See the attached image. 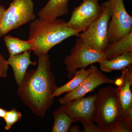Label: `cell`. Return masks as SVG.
Masks as SVG:
<instances>
[{"mask_svg": "<svg viewBox=\"0 0 132 132\" xmlns=\"http://www.w3.org/2000/svg\"><path fill=\"white\" fill-rule=\"evenodd\" d=\"M9 65L0 52V78H6L7 76Z\"/></svg>", "mask_w": 132, "mask_h": 132, "instance_id": "obj_21", "label": "cell"}, {"mask_svg": "<svg viewBox=\"0 0 132 132\" xmlns=\"http://www.w3.org/2000/svg\"><path fill=\"white\" fill-rule=\"evenodd\" d=\"M132 64L122 70L120 78L115 80L118 113L121 119L132 121Z\"/></svg>", "mask_w": 132, "mask_h": 132, "instance_id": "obj_10", "label": "cell"}, {"mask_svg": "<svg viewBox=\"0 0 132 132\" xmlns=\"http://www.w3.org/2000/svg\"><path fill=\"white\" fill-rule=\"evenodd\" d=\"M54 123L52 132H68L73 121L65 112L59 108L53 112Z\"/></svg>", "mask_w": 132, "mask_h": 132, "instance_id": "obj_18", "label": "cell"}, {"mask_svg": "<svg viewBox=\"0 0 132 132\" xmlns=\"http://www.w3.org/2000/svg\"><path fill=\"white\" fill-rule=\"evenodd\" d=\"M96 94L75 99L62 104L60 108L72 119L73 123L81 122L85 132H99L100 129L94 123L93 116Z\"/></svg>", "mask_w": 132, "mask_h": 132, "instance_id": "obj_7", "label": "cell"}, {"mask_svg": "<svg viewBox=\"0 0 132 132\" xmlns=\"http://www.w3.org/2000/svg\"><path fill=\"white\" fill-rule=\"evenodd\" d=\"M128 52H132V31L118 41L109 43L104 53L106 60H110Z\"/></svg>", "mask_w": 132, "mask_h": 132, "instance_id": "obj_14", "label": "cell"}, {"mask_svg": "<svg viewBox=\"0 0 132 132\" xmlns=\"http://www.w3.org/2000/svg\"><path fill=\"white\" fill-rule=\"evenodd\" d=\"M106 60L104 52H100L85 44L79 38L64 61L68 77L71 79L79 69L86 68L95 63Z\"/></svg>", "mask_w": 132, "mask_h": 132, "instance_id": "obj_6", "label": "cell"}, {"mask_svg": "<svg viewBox=\"0 0 132 132\" xmlns=\"http://www.w3.org/2000/svg\"><path fill=\"white\" fill-rule=\"evenodd\" d=\"M5 10H6V9L4 6H2V5L0 6V21H1L3 15L5 12Z\"/></svg>", "mask_w": 132, "mask_h": 132, "instance_id": "obj_23", "label": "cell"}, {"mask_svg": "<svg viewBox=\"0 0 132 132\" xmlns=\"http://www.w3.org/2000/svg\"><path fill=\"white\" fill-rule=\"evenodd\" d=\"M4 41L8 50L9 57L32 51V46L28 40H22L8 35L5 36Z\"/></svg>", "mask_w": 132, "mask_h": 132, "instance_id": "obj_17", "label": "cell"}, {"mask_svg": "<svg viewBox=\"0 0 132 132\" xmlns=\"http://www.w3.org/2000/svg\"><path fill=\"white\" fill-rule=\"evenodd\" d=\"M31 52L29 51L9 57L7 60L9 65L13 69L15 82L18 86L22 82L29 66H35L37 64L36 62L31 60Z\"/></svg>", "mask_w": 132, "mask_h": 132, "instance_id": "obj_12", "label": "cell"}, {"mask_svg": "<svg viewBox=\"0 0 132 132\" xmlns=\"http://www.w3.org/2000/svg\"><path fill=\"white\" fill-rule=\"evenodd\" d=\"M22 117L21 113L14 109H12L9 111H6L3 118L6 123L5 130H10L13 125L21 120Z\"/></svg>", "mask_w": 132, "mask_h": 132, "instance_id": "obj_19", "label": "cell"}, {"mask_svg": "<svg viewBox=\"0 0 132 132\" xmlns=\"http://www.w3.org/2000/svg\"><path fill=\"white\" fill-rule=\"evenodd\" d=\"M101 6L103 11L100 18L76 36L90 47L104 52L109 44L108 27L112 12L108 1Z\"/></svg>", "mask_w": 132, "mask_h": 132, "instance_id": "obj_4", "label": "cell"}, {"mask_svg": "<svg viewBox=\"0 0 132 132\" xmlns=\"http://www.w3.org/2000/svg\"><path fill=\"white\" fill-rule=\"evenodd\" d=\"M90 71V68L88 69L82 68L76 71L71 80L60 87H57L53 97H59L64 93H69L75 90L87 77Z\"/></svg>", "mask_w": 132, "mask_h": 132, "instance_id": "obj_16", "label": "cell"}, {"mask_svg": "<svg viewBox=\"0 0 132 132\" xmlns=\"http://www.w3.org/2000/svg\"><path fill=\"white\" fill-rule=\"evenodd\" d=\"M102 11L98 0H82L73 9L67 25L72 29L83 31L100 18Z\"/></svg>", "mask_w": 132, "mask_h": 132, "instance_id": "obj_9", "label": "cell"}, {"mask_svg": "<svg viewBox=\"0 0 132 132\" xmlns=\"http://www.w3.org/2000/svg\"><path fill=\"white\" fill-rule=\"evenodd\" d=\"M82 31L70 28L62 19L39 18L30 24L28 41L32 46V51L38 56L48 54L56 45Z\"/></svg>", "mask_w": 132, "mask_h": 132, "instance_id": "obj_2", "label": "cell"}, {"mask_svg": "<svg viewBox=\"0 0 132 132\" xmlns=\"http://www.w3.org/2000/svg\"><path fill=\"white\" fill-rule=\"evenodd\" d=\"M101 71L111 72L123 70L132 63V52L125 53L110 60H104L99 62Z\"/></svg>", "mask_w": 132, "mask_h": 132, "instance_id": "obj_15", "label": "cell"}, {"mask_svg": "<svg viewBox=\"0 0 132 132\" xmlns=\"http://www.w3.org/2000/svg\"><path fill=\"white\" fill-rule=\"evenodd\" d=\"M6 111V110L0 108V118H3Z\"/></svg>", "mask_w": 132, "mask_h": 132, "instance_id": "obj_24", "label": "cell"}, {"mask_svg": "<svg viewBox=\"0 0 132 132\" xmlns=\"http://www.w3.org/2000/svg\"><path fill=\"white\" fill-rule=\"evenodd\" d=\"M112 10L108 34L109 43L119 40L132 31V16L128 13L123 0H108Z\"/></svg>", "mask_w": 132, "mask_h": 132, "instance_id": "obj_8", "label": "cell"}, {"mask_svg": "<svg viewBox=\"0 0 132 132\" xmlns=\"http://www.w3.org/2000/svg\"><path fill=\"white\" fill-rule=\"evenodd\" d=\"M128 1H132V0H128Z\"/></svg>", "mask_w": 132, "mask_h": 132, "instance_id": "obj_25", "label": "cell"}, {"mask_svg": "<svg viewBox=\"0 0 132 132\" xmlns=\"http://www.w3.org/2000/svg\"><path fill=\"white\" fill-rule=\"evenodd\" d=\"M132 121L122 119L119 125L111 131V132H131Z\"/></svg>", "mask_w": 132, "mask_h": 132, "instance_id": "obj_20", "label": "cell"}, {"mask_svg": "<svg viewBox=\"0 0 132 132\" xmlns=\"http://www.w3.org/2000/svg\"><path fill=\"white\" fill-rule=\"evenodd\" d=\"M71 132H83V130H81L79 126L77 125H74L71 126L69 130Z\"/></svg>", "mask_w": 132, "mask_h": 132, "instance_id": "obj_22", "label": "cell"}, {"mask_svg": "<svg viewBox=\"0 0 132 132\" xmlns=\"http://www.w3.org/2000/svg\"><path fill=\"white\" fill-rule=\"evenodd\" d=\"M69 0H49L38 14L39 18L54 19L65 15L68 13Z\"/></svg>", "mask_w": 132, "mask_h": 132, "instance_id": "obj_13", "label": "cell"}, {"mask_svg": "<svg viewBox=\"0 0 132 132\" xmlns=\"http://www.w3.org/2000/svg\"><path fill=\"white\" fill-rule=\"evenodd\" d=\"M38 63L36 70L27 71L17 93L33 113L43 118L54 102L57 87L48 54L38 56Z\"/></svg>", "mask_w": 132, "mask_h": 132, "instance_id": "obj_1", "label": "cell"}, {"mask_svg": "<svg viewBox=\"0 0 132 132\" xmlns=\"http://www.w3.org/2000/svg\"><path fill=\"white\" fill-rule=\"evenodd\" d=\"M121 119L117 107L116 88L109 86L100 89L94 101L93 121L102 132H111Z\"/></svg>", "mask_w": 132, "mask_h": 132, "instance_id": "obj_3", "label": "cell"}, {"mask_svg": "<svg viewBox=\"0 0 132 132\" xmlns=\"http://www.w3.org/2000/svg\"><path fill=\"white\" fill-rule=\"evenodd\" d=\"M32 0H13L0 21V38L35 19Z\"/></svg>", "mask_w": 132, "mask_h": 132, "instance_id": "obj_5", "label": "cell"}, {"mask_svg": "<svg viewBox=\"0 0 132 132\" xmlns=\"http://www.w3.org/2000/svg\"><path fill=\"white\" fill-rule=\"evenodd\" d=\"M90 72L81 84L73 91L67 93L59 100L62 104L84 97L88 93L93 92L96 88L104 84H115V80L107 77L98 69L97 66L90 65Z\"/></svg>", "mask_w": 132, "mask_h": 132, "instance_id": "obj_11", "label": "cell"}]
</instances>
